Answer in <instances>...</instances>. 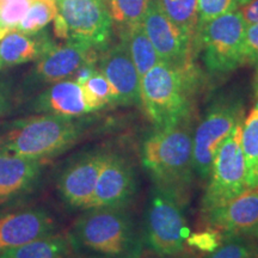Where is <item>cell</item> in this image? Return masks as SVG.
<instances>
[{
    "mask_svg": "<svg viewBox=\"0 0 258 258\" xmlns=\"http://www.w3.org/2000/svg\"><path fill=\"white\" fill-rule=\"evenodd\" d=\"M140 159L154 185L184 196L195 176L192 133L188 121L154 128L141 145Z\"/></svg>",
    "mask_w": 258,
    "mask_h": 258,
    "instance_id": "1",
    "label": "cell"
},
{
    "mask_svg": "<svg viewBox=\"0 0 258 258\" xmlns=\"http://www.w3.org/2000/svg\"><path fill=\"white\" fill-rule=\"evenodd\" d=\"M73 249L109 258H141L143 234L125 208L84 209L69 234Z\"/></svg>",
    "mask_w": 258,
    "mask_h": 258,
    "instance_id": "2",
    "label": "cell"
},
{
    "mask_svg": "<svg viewBox=\"0 0 258 258\" xmlns=\"http://www.w3.org/2000/svg\"><path fill=\"white\" fill-rule=\"evenodd\" d=\"M85 122L49 114L12 121L0 134V148L37 160H47L74 146L85 131Z\"/></svg>",
    "mask_w": 258,
    "mask_h": 258,
    "instance_id": "3",
    "label": "cell"
},
{
    "mask_svg": "<svg viewBox=\"0 0 258 258\" xmlns=\"http://www.w3.org/2000/svg\"><path fill=\"white\" fill-rule=\"evenodd\" d=\"M195 70L178 69L159 61L141 78V105L154 128L188 121Z\"/></svg>",
    "mask_w": 258,
    "mask_h": 258,
    "instance_id": "4",
    "label": "cell"
},
{
    "mask_svg": "<svg viewBox=\"0 0 258 258\" xmlns=\"http://www.w3.org/2000/svg\"><path fill=\"white\" fill-rule=\"evenodd\" d=\"M184 196L154 185L145 209L144 244L159 256L182 253L188 238Z\"/></svg>",
    "mask_w": 258,
    "mask_h": 258,
    "instance_id": "5",
    "label": "cell"
},
{
    "mask_svg": "<svg viewBox=\"0 0 258 258\" xmlns=\"http://www.w3.org/2000/svg\"><path fill=\"white\" fill-rule=\"evenodd\" d=\"M245 30L246 23L239 11L222 15L199 29L194 50L201 53L203 66L211 76H225L244 64Z\"/></svg>",
    "mask_w": 258,
    "mask_h": 258,
    "instance_id": "6",
    "label": "cell"
},
{
    "mask_svg": "<svg viewBox=\"0 0 258 258\" xmlns=\"http://www.w3.org/2000/svg\"><path fill=\"white\" fill-rule=\"evenodd\" d=\"M56 8L57 38L88 44L99 53L110 44L114 22L105 0H60Z\"/></svg>",
    "mask_w": 258,
    "mask_h": 258,
    "instance_id": "7",
    "label": "cell"
},
{
    "mask_svg": "<svg viewBox=\"0 0 258 258\" xmlns=\"http://www.w3.org/2000/svg\"><path fill=\"white\" fill-rule=\"evenodd\" d=\"M243 121L244 105L240 98L221 97L207 109L192 135L194 172L200 179H208L219 148Z\"/></svg>",
    "mask_w": 258,
    "mask_h": 258,
    "instance_id": "8",
    "label": "cell"
},
{
    "mask_svg": "<svg viewBox=\"0 0 258 258\" xmlns=\"http://www.w3.org/2000/svg\"><path fill=\"white\" fill-rule=\"evenodd\" d=\"M243 122L235 125L214 158L208 184L201 201L203 214L226 205L247 190L245 182V159L241 148Z\"/></svg>",
    "mask_w": 258,
    "mask_h": 258,
    "instance_id": "9",
    "label": "cell"
},
{
    "mask_svg": "<svg viewBox=\"0 0 258 258\" xmlns=\"http://www.w3.org/2000/svg\"><path fill=\"white\" fill-rule=\"evenodd\" d=\"M99 51L88 44L66 41L56 44L41 59L35 61L34 67L24 79L25 90L47 88L61 80L72 79L84 64L98 61Z\"/></svg>",
    "mask_w": 258,
    "mask_h": 258,
    "instance_id": "10",
    "label": "cell"
},
{
    "mask_svg": "<svg viewBox=\"0 0 258 258\" xmlns=\"http://www.w3.org/2000/svg\"><path fill=\"white\" fill-rule=\"evenodd\" d=\"M143 25L159 61L178 69H192L194 42L167 18L157 0L148 2Z\"/></svg>",
    "mask_w": 258,
    "mask_h": 258,
    "instance_id": "11",
    "label": "cell"
},
{
    "mask_svg": "<svg viewBox=\"0 0 258 258\" xmlns=\"http://www.w3.org/2000/svg\"><path fill=\"white\" fill-rule=\"evenodd\" d=\"M137 188V173L128 158L106 152L89 208H127Z\"/></svg>",
    "mask_w": 258,
    "mask_h": 258,
    "instance_id": "12",
    "label": "cell"
},
{
    "mask_svg": "<svg viewBox=\"0 0 258 258\" xmlns=\"http://www.w3.org/2000/svg\"><path fill=\"white\" fill-rule=\"evenodd\" d=\"M105 154L103 150L88 151L64 167L57 179V190L67 206L77 209L90 207Z\"/></svg>",
    "mask_w": 258,
    "mask_h": 258,
    "instance_id": "13",
    "label": "cell"
},
{
    "mask_svg": "<svg viewBox=\"0 0 258 258\" xmlns=\"http://www.w3.org/2000/svg\"><path fill=\"white\" fill-rule=\"evenodd\" d=\"M97 62L114 91V105H141V78L123 42L109 44Z\"/></svg>",
    "mask_w": 258,
    "mask_h": 258,
    "instance_id": "14",
    "label": "cell"
},
{
    "mask_svg": "<svg viewBox=\"0 0 258 258\" xmlns=\"http://www.w3.org/2000/svg\"><path fill=\"white\" fill-rule=\"evenodd\" d=\"M54 218L43 208H24L0 214V254L55 233Z\"/></svg>",
    "mask_w": 258,
    "mask_h": 258,
    "instance_id": "15",
    "label": "cell"
},
{
    "mask_svg": "<svg viewBox=\"0 0 258 258\" xmlns=\"http://www.w3.org/2000/svg\"><path fill=\"white\" fill-rule=\"evenodd\" d=\"M209 227L224 234L249 235L258 225V188L246 190L224 206L205 213Z\"/></svg>",
    "mask_w": 258,
    "mask_h": 258,
    "instance_id": "16",
    "label": "cell"
},
{
    "mask_svg": "<svg viewBox=\"0 0 258 258\" xmlns=\"http://www.w3.org/2000/svg\"><path fill=\"white\" fill-rule=\"evenodd\" d=\"M44 161L0 148V202L28 192L36 185Z\"/></svg>",
    "mask_w": 258,
    "mask_h": 258,
    "instance_id": "17",
    "label": "cell"
},
{
    "mask_svg": "<svg viewBox=\"0 0 258 258\" xmlns=\"http://www.w3.org/2000/svg\"><path fill=\"white\" fill-rule=\"evenodd\" d=\"M32 109L38 114L69 118H80L90 114L82 86L73 79L61 80L44 88L35 98Z\"/></svg>",
    "mask_w": 258,
    "mask_h": 258,
    "instance_id": "18",
    "label": "cell"
},
{
    "mask_svg": "<svg viewBox=\"0 0 258 258\" xmlns=\"http://www.w3.org/2000/svg\"><path fill=\"white\" fill-rule=\"evenodd\" d=\"M55 46L46 29L36 34L9 31L0 40V71L37 61Z\"/></svg>",
    "mask_w": 258,
    "mask_h": 258,
    "instance_id": "19",
    "label": "cell"
},
{
    "mask_svg": "<svg viewBox=\"0 0 258 258\" xmlns=\"http://www.w3.org/2000/svg\"><path fill=\"white\" fill-rule=\"evenodd\" d=\"M73 245L69 235L53 233L0 254V258H69Z\"/></svg>",
    "mask_w": 258,
    "mask_h": 258,
    "instance_id": "20",
    "label": "cell"
},
{
    "mask_svg": "<svg viewBox=\"0 0 258 258\" xmlns=\"http://www.w3.org/2000/svg\"><path fill=\"white\" fill-rule=\"evenodd\" d=\"M118 35H120V41L123 42L128 49L139 76L143 78L154 64L159 62L157 51L145 31L144 25L139 24L118 31Z\"/></svg>",
    "mask_w": 258,
    "mask_h": 258,
    "instance_id": "21",
    "label": "cell"
},
{
    "mask_svg": "<svg viewBox=\"0 0 258 258\" xmlns=\"http://www.w3.org/2000/svg\"><path fill=\"white\" fill-rule=\"evenodd\" d=\"M246 189L258 188V99L241 127Z\"/></svg>",
    "mask_w": 258,
    "mask_h": 258,
    "instance_id": "22",
    "label": "cell"
},
{
    "mask_svg": "<svg viewBox=\"0 0 258 258\" xmlns=\"http://www.w3.org/2000/svg\"><path fill=\"white\" fill-rule=\"evenodd\" d=\"M167 18L185 36L195 42L198 28L199 0H157Z\"/></svg>",
    "mask_w": 258,
    "mask_h": 258,
    "instance_id": "23",
    "label": "cell"
},
{
    "mask_svg": "<svg viewBox=\"0 0 258 258\" xmlns=\"http://www.w3.org/2000/svg\"><path fill=\"white\" fill-rule=\"evenodd\" d=\"M150 0H106L109 12L118 31L143 24Z\"/></svg>",
    "mask_w": 258,
    "mask_h": 258,
    "instance_id": "24",
    "label": "cell"
},
{
    "mask_svg": "<svg viewBox=\"0 0 258 258\" xmlns=\"http://www.w3.org/2000/svg\"><path fill=\"white\" fill-rule=\"evenodd\" d=\"M56 12L55 0H31L27 14L15 28V30L23 34L40 32L54 21Z\"/></svg>",
    "mask_w": 258,
    "mask_h": 258,
    "instance_id": "25",
    "label": "cell"
},
{
    "mask_svg": "<svg viewBox=\"0 0 258 258\" xmlns=\"http://www.w3.org/2000/svg\"><path fill=\"white\" fill-rule=\"evenodd\" d=\"M80 86H82L84 99H85L89 112L97 111L105 106L114 104V91H112L110 83L98 69Z\"/></svg>",
    "mask_w": 258,
    "mask_h": 258,
    "instance_id": "26",
    "label": "cell"
},
{
    "mask_svg": "<svg viewBox=\"0 0 258 258\" xmlns=\"http://www.w3.org/2000/svg\"><path fill=\"white\" fill-rule=\"evenodd\" d=\"M257 246L246 235L224 234L220 246L206 258H250Z\"/></svg>",
    "mask_w": 258,
    "mask_h": 258,
    "instance_id": "27",
    "label": "cell"
},
{
    "mask_svg": "<svg viewBox=\"0 0 258 258\" xmlns=\"http://www.w3.org/2000/svg\"><path fill=\"white\" fill-rule=\"evenodd\" d=\"M249 0H199L198 28L196 32L202 25L213 21L222 15L238 11L241 6Z\"/></svg>",
    "mask_w": 258,
    "mask_h": 258,
    "instance_id": "28",
    "label": "cell"
},
{
    "mask_svg": "<svg viewBox=\"0 0 258 258\" xmlns=\"http://www.w3.org/2000/svg\"><path fill=\"white\" fill-rule=\"evenodd\" d=\"M30 4L31 0H0V30H15Z\"/></svg>",
    "mask_w": 258,
    "mask_h": 258,
    "instance_id": "29",
    "label": "cell"
},
{
    "mask_svg": "<svg viewBox=\"0 0 258 258\" xmlns=\"http://www.w3.org/2000/svg\"><path fill=\"white\" fill-rule=\"evenodd\" d=\"M222 240H224V233L218 228L209 227L205 231L194 232L188 235L185 243L195 250L211 253L220 246Z\"/></svg>",
    "mask_w": 258,
    "mask_h": 258,
    "instance_id": "30",
    "label": "cell"
},
{
    "mask_svg": "<svg viewBox=\"0 0 258 258\" xmlns=\"http://www.w3.org/2000/svg\"><path fill=\"white\" fill-rule=\"evenodd\" d=\"M244 64L258 63V23L246 25L243 44Z\"/></svg>",
    "mask_w": 258,
    "mask_h": 258,
    "instance_id": "31",
    "label": "cell"
},
{
    "mask_svg": "<svg viewBox=\"0 0 258 258\" xmlns=\"http://www.w3.org/2000/svg\"><path fill=\"white\" fill-rule=\"evenodd\" d=\"M238 11L246 25L258 23V0H249Z\"/></svg>",
    "mask_w": 258,
    "mask_h": 258,
    "instance_id": "32",
    "label": "cell"
},
{
    "mask_svg": "<svg viewBox=\"0 0 258 258\" xmlns=\"http://www.w3.org/2000/svg\"><path fill=\"white\" fill-rule=\"evenodd\" d=\"M9 98L8 86L0 80V116L4 115L9 109Z\"/></svg>",
    "mask_w": 258,
    "mask_h": 258,
    "instance_id": "33",
    "label": "cell"
},
{
    "mask_svg": "<svg viewBox=\"0 0 258 258\" xmlns=\"http://www.w3.org/2000/svg\"><path fill=\"white\" fill-rule=\"evenodd\" d=\"M247 237H249V238H251V239H252V240H254V241H256V244H258V225L256 226V227H254V228H253V230H252V231H251V232H250V234H249V235H247Z\"/></svg>",
    "mask_w": 258,
    "mask_h": 258,
    "instance_id": "34",
    "label": "cell"
},
{
    "mask_svg": "<svg viewBox=\"0 0 258 258\" xmlns=\"http://www.w3.org/2000/svg\"><path fill=\"white\" fill-rule=\"evenodd\" d=\"M253 89H254V96H256V99H258V63H257V72H256V77H254Z\"/></svg>",
    "mask_w": 258,
    "mask_h": 258,
    "instance_id": "35",
    "label": "cell"
},
{
    "mask_svg": "<svg viewBox=\"0 0 258 258\" xmlns=\"http://www.w3.org/2000/svg\"><path fill=\"white\" fill-rule=\"evenodd\" d=\"M84 258H109V257L101 256V254H98V256H88V257H84Z\"/></svg>",
    "mask_w": 258,
    "mask_h": 258,
    "instance_id": "36",
    "label": "cell"
},
{
    "mask_svg": "<svg viewBox=\"0 0 258 258\" xmlns=\"http://www.w3.org/2000/svg\"><path fill=\"white\" fill-rule=\"evenodd\" d=\"M6 34H8V31H4V30H0V40H2V38H3V37H4Z\"/></svg>",
    "mask_w": 258,
    "mask_h": 258,
    "instance_id": "37",
    "label": "cell"
},
{
    "mask_svg": "<svg viewBox=\"0 0 258 258\" xmlns=\"http://www.w3.org/2000/svg\"><path fill=\"white\" fill-rule=\"evenodd\" d=\"M250 258H258V246H257L256 251H254V252L252 253V256H251Z\"/></svg>",
    "mask_w": 258,
    "mask_h": 258,
    "instance_id": "38",
    "label": "cell"
},
{
    "mask_svg": "<svg viewBox=\"0 0 258 258\" xmlns=\"http://www.w3.org/2000/svg\"><path fill=\"white\" fill-rule=\"evenodd\" d=\"M60 2V0H55V3H59Z\"/></svg>",
    "mask_w": 258,
    "mask_h": 258,
    "instance_id": "39",
    "label": "cell"
},
{
    "mask_svg": "<svg viewBox=\"0 0 258 258\" xmlns=\"http://www.w3.org/2000/svg\"><path fill=\"white\" fill-rule=\"evenodd\" d=\"M105 2H106V0H105Z\"/></svg>",
    "mask_w": 258,
    "mask_h": 258,
    "instance_id": "40",
    "label": "cell"
}]
</instances>
